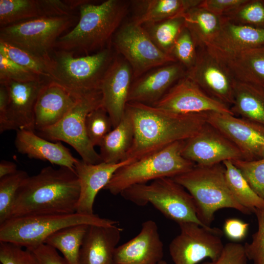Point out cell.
Segmentation results:
<instances>
[{
    "label": "cell",
    "mask_w": 264,
    "mask_h": 264,
    "mask_svg": "<svg viewBox=\"0 0 264 264\" xmlns=\"http://www.w3.org/2000/svg\"><path fill=\"white\" fill-rule=\"evenodd\" d=\"M247 261L244 245L231 242L224 245L217 260L204 262L202 264H247Z\"/></svg>",
    "instance_id": "obj_44"
},
{
    "label": "cell",
    "mask_w": 264,
    "mask_h": 264,
    "mask_svg": "<svg viewBox=\"0 0 264 264\" xmlns=\"http://www.w3.org/2000/svg\"><path fill=\"white\" fill-rule=\"evenodd\" d=\"M0 53L15 63L50 81L51 59H46L0 40Z\"/></svg>",
    "instance_id": "obj_35"
},
{
    "label": "cell",
    "mask_w": 264,
    "mask_h": 264,
    "mask_svg": "<svg viewBox=\"0 0 264 264\" xmlns=\"http://www.w3.org/2000/svg\"><path fill=\"white\" fill-rule=\"evenodd\" d=\"M102 105L101 91L79 96L76 104L58 123L39 131V135L48 140L61 141L72 146L84 161L90 164L103 162L87 133L86 118L88 113Z\"/></svg>",
    "instance_id": "obj_10"
},
{
    "label": "cell",
    "mask_w": 264,
    "mask_h": 264,
    "mask_svg": "<svg viewBox=\"0 0 264 264\" xmlns=\"http://www.w3.org/2000/svg\"><path fill=\"white\" fill-rule=\"evenodd\" d=\"M157 264H167L165 261L162 260L158 263Z\"/></svg>",
    "instance_id": "obj_50"
},
{
    "label": "cell",
    "mask_w": 264,
    "mask_h": 264,
    "mask_svg": "<svg viewBox=\"0 0 264 264\" xmlns=\"http://www.w3.org/2000/svg\"><path fill=\"white\" fill-rule=\"evenodd\" d=\"M178 225L180 233L169 247L174 264H197L206 258L215 261L220 257L224 246L221 239L222 231L194 222Z\"/></svg>",
    "instance_id": "obj_12"
},
{
    "label": "cell",
    "mask_w": 264,
    "mask_h": 264,
    "mask_svg": "<svg viewBox=\"0 0 264 264\" xmlns=\"http://www.w3.org/2000/svg\"><path fill=\"white\" fill-rule=\"evenodd\" d=\"M115 220L102 218L94 214L77 212L68 214H46L11 217L0 224V242H10L31 249L44 243L55 232L79 224L111 225Z\"/></svg>",
    "instance_id": "obj_6"
},
{
    "label": "cell",
    "mask_w": 264,
    "mask_h": 264,
    "mask_svg": "<svg viewBox=\"0 0 264 264\" xmlns=\"http://www.w3.org/2000/svg\"><path fill=\"white\" fill-rule=\"evenodd\" d=\"M182 17L185 27L191 33L198 48L207 47L213 43L223 22L222 17L199 5L188 10Z\"/></svg>",
    "instance_id": "obj_29"
},
{
    "label": "cell",
    "mask_w": 264,
    "mask_h": 264,
    "mask_svg": "<svg viewBox=\"0 0 264 264\" xmlns=\"http://www.w3.org/2000/svg\"><path fill=\"white\" fill-rule=\"evenodd\" d=\"M255 193L264 200V156L255 160H232Z\"/></svg>",
    "instance_id": "obj_40"
},
{
    "label": "cell",
    "mask_w": 264,
    "mask_h": 264,
    "mask_svg": "<svg viewBox=\"0 0 264 264\" xmlns=\"http://www.w3.org/2000/svg\"><path fill=\"white\" fill-rule=\"evenodd\" d=\"M22 170L0 178V224L10 218L18 191L28 176Z\"/></svg>",
    "instance_id": "obj_36"
},
{
    "label": "cell",
    "mask_w": 264,
    "mask_h": 264,
    "mask_svg": "<svg viewBox=\"0 0 264 264\" xmlns=\"http://www.w3.org/2000/svg\"><path fill=\"white\" fill-rule=\"evenodd\" d=\"M187 71L178 62L149 70L133 80L128 102L154 105L179 80L186 76Z\"/></svg>",
    "instance_id": "obj_19"
},
{
    "label": "cell",
    "mask_w": 264,
    "mask_h": 264,
    "mask_svg": "<svg viewBox=\"0 0 264 264\" xmlns=\"http://www.w3.org/2000/svg\"><path fill=\"white\" fill-rule=\"evenodd\" d=\"M48 81L44 79L28 82H0L5 85L9 96L5 115L0 120V133L12 130L35 132V104L42 89Z\"/></svg>",
    "instance_id": "obj_17"
},
{
    "label": "cell",
    "mask_w": 264,
    "mask_h": 264,
    "mask_svg": "<svg viewBox=\"0 0 264 264\" xmlns=\"http://www.w3.org/2000/svg\"><path fill=\"white\" fill-rule=\"evenodd\" d=\"M222 163L227 184L236 200L252 213L264 208V200L253 190L232 161L226 160Z\"/></svg>",
    "instance_id": "obj_32"
},
{
    "label": "cell",
    "mask_w": 264,
    "mask_h": 264,
    "mask_svg": "<svg viewBox=\"0 0 264 264\" xmlns=\"http://www.w3.org/2000/svg\"><path fill=\"white\" fill-rule=\"evenodd\" d=\"M126 111L134 128V139L126 159L137 160L197 133L206 123L205 113L177 114L151 105L128 102Z\"/></svg>",
    "instance_id": "obj_1"
},
{
    "label": "cell",
    "mask_w": 264,
    "mask_h": 264,
    "mask_svg": "<svg viewBox=\"0 0 264 264\" xmlns=\"http://www.w3.org/2000/svg\"><path fill=\"white\" fill-rule=\"evenodd\" d=\"M142 25L157 47L171 56L176 41L185 27L182 16Z\"/></svg>",
    "instance_id": "obj_34"
},
{
    "label": "cell",
    "mask_w": 264,
    "mask_h": 264,
    "mask_svg": "<svg viewBox=\"0 0 264 264\" xmlns=\"http://www.w3.org/2000/svg\"><path fill=\"white\" fill-rule=\"evenodd\" d=\"M222 17L233 23L264 29V0H246Z\"/></svg>",
    "instance_id": "obj_37"
},
{
    "label": "cell",
    "mask_w": 264,
    "mask_h": 264,
    "mask_svg": "<svg viewBox=\"0 0 264 264\" xmlns=\"http://www.w3.org/2000/svg\"><path fill=\"white\" fill-rule=\"evenodd\" d=\"M9 100L8 91L5 85L0 83V120L6 113Z\"/></svg>",
    "instance_id": "obj_48"
},
{
    "label": "cell",
    "mask_w": 264,
    "mask_h": 264,
    "mask_svg": "<svg viewBox=\"0 0 264 264\" xmlns=\"http://www.w3.org/2000/svg\"><path fill=\"white\" fill-rule=\"evenodd\" d=\"M88 137L94 146H99L105 136L112 130L111 118L102 105L90 111L86 118Z\"/></svg>",
    "instance_id": "obj_38"
},
{
    "label": "cell",
    "mask_w": 264,
    "mask_h": 264,
    "mask_svg": "<svg viewBox=\"0 0 264 264\" xmlns=\"http://www.w3.org/2000/svg\"><path fill=\"white\" fill-rule=\"evenodd\" d=\"M230 110L233 115L264 126V88L236 81Z\"/></svg>",
    "instance_id": "obj_28"
},
{
    "label": "cell",
    "mask_w": 264,
    "mask_h": 264,
    "mask_svg": "<svg viewBox=\"0 0 264 264\" xmlns=\"http://www.w3.org/2000/svg\"><path fill=\"white\" fill-rule=\"evenodd\" d=\"M246 0H202L198 5L217 15L223 16L243 3Z\"/></svg>",
    "instance_id": "obj_46"
},
{
    "label": "cell",
    "mask_w": 264,
    "mask_h": 264,
    "mask_svg": "<svg viewBox=\"0 0 264 264\" xmlns=\"http://www.w3.org/2000/svg\"><path fill=\"white\" fill-rule=\"evenodd\" d=\"M258 222L257 230L252 235L250 242L244 244L248 260L253 264H264V208L255 213Z\"/></svg>",
    "instance_id": "obj_42"
},
{
    "label": "cell",
    "mask_w": 264,
    "mask_h": 264,
    "mask_svg": "<svg viewBox=\"0 0 264 264\" xmlns=\"http://www.w3.org/2000/svg\"><path fill=\"white\" fill-rule=\"evenodd\" d=\"M207 48L227 66L237 81L264 86V45L234 53Z\"/></svg>",
    "instance_id": "obj_25"
},
{
    "label": "cell",
    "mask_w": 264,
    "mask_h": 264,
    "mask_svg": "<svg viewBox=\"0 0 264 264\" xmlns=\"http://www.w3.org/2000/svg\"><path fill=\"white\" fill-rule=\"evenodd\" d=\"M249 224L240 219L231 218L225 220L223 232L225 236L234 242L243 240L246 236Z\"/></svg>",
    "instance_id": "obj_45"
},
{
    "label": "cell",
    "mask_w": 264,
    "mask_h": 264,
    "mask_svg": "<svg viewBox=\"0 0 264 264\" xmlns=\"http://www.w3.org/2000/svg\"><path fill=\"white\" fill-rule=\"evenodd\" d=\"M79 96L54 82L48 81L42 89L35 104V130L39 132L58 123L75 105Z\"/></svg>",
    "instance_id": "obj_22"
},
{
    "label": "cell",
    "mask_w": 264,
    "mask_h": 264,
    "mask_svg": "<svg viewBox=\"0 0 264 264\" xmlns=\"http://www.w3.org/2000/svg\"><path fill=\"white\" fill-rule=\"evenodd\" d=\"M131 1L107 0L99 4L89 2L79 7L76 24L56 42L54 49L88 55L111 45L112 39L126 17Z\"/></svg>",
    "instance_id": "obj_3"
},
{
    "label": "cell",
    "mask_w": 264,
    "mask_h": 264,
    "mask_svg": "<svg viewBox=\"0 0 264 264\" xmlns=\"http://www.w3.org/2000/svg\"><path fill=\"white\" fill-rule=\"evenodd\" d=\"M80 191L75 170L44 167L24 181L17 194L10 218L74 213Z\"/></svg>",
    "instance_id": "obj_2"
},
{
    "label": "cell",
    "mask_w": 264,
    "mask_h": 264,
    "mask_svg": "<svg viewBox=\"0 0 264 264\" xmlns=\"http://www.w3.org/2000/svg\"><path fill=\"white\" fill-rule=\"evenodd\" d=\"M1 264H39L31 251L16 244L0 242Z\"/></svg>",
    "instance_id": "obj_43"
},
{
    "label": "cell",
    "mask_w": 264,
    "mask_h": 264,
    "mask_svg": "<svg viewBox=\"0 0 264 264\" xmlns=\"http://www.w3.org/2000/svg\"><path fill=\"white\" fill-rule=\"evenodd\" d=\"M202 0H143L132 1L137 7L132 21L140 25L182 16Z\"/></svg>",
    "instance_id": "obj_27"
},
{
    "label": "cell",
    "mask_w": 264,
    "mask_h": 264,
    "mask_svg": "<svg viewBox=\"0 0 264 264\" xmlns=\"http://www.w3.org/2000/svg\"><path fill=\"white\" fill-rule=\"evenodd\" d=\"M134 80L127 61L116 53L101 82L102 105L110 115L113 128L123 118Z\"/></svg>",
    "instance_id": "obj_18"
},
{
    "label": "cell",
    "mask_w": 264,
    "mask_h": 264,
    "mask_svg": "<svg viewBox=\"0 0 264 264\" xmlns=\"http://www.w3.org/2000/svg\"><path fill=\"white\" fill-rule=\"evenodd\" d=\"M263 87V88H264V87Z\"/></svg>",
    "instance_id": "obj_51"
},
{
    "label": "cell",
    "mask_w": 264,
    "mask_h": 264,
    "mask_svg": "<svg viewBox=\"0 0 264 264\" xmlns=\"http://www.w3.org/2000/svg\"><path fill=\"white\" fill-rule=\"evenodd\" d=\"M122 231L116 224L89 225L80 250L79 264H114Z\"/></svg>",
    "instance_id": "obj_23"
},
{
    "label": "cell",
    "mask_w": 264,
    "mask_h": 264,
    "mask_svg": "<svg viewBox=\"0 0 264 264\" xmlns=\"http://www.w3.org/2000/svg\"><path fill=\"white\" fill-rule=\"evenodd\" d=\"M184 141L173 143L120 168L104 189L117 195L133 185L160 178H173L190 171L196 165L182 155Z\"/></svg>",
    "instance_id": "obj_7"
},
{
    "label": "cell",
    "mask_w": 264,
    "mask_h": 264,
    "mask_svg": "<svg viewBox=\"0 0 264 264\" xmlns=\"http://www.w3.org/2000/svg\"><path fill=\"white\" fill-rule=\"evenodd\" d=\"M89 225L79 224L64 228L49 236L46 244L59 250L67 264H79V255Z\"/></svg>",
    "instance_id": "obj_31"
},
{
    "label": "cell",
    "mask_w": 264,
    "mask_h": 264,
    "mask_svg": "<svg viewBox=\"0 0 264 264\" xmlns=\"http://www.w3.org/2000/svg\"><path fill=\"white\" fill-rule=\"evenodd\" d=\"M198 50V47L192 35L184 27L176 41L171 55L188 71L196 63Z\"/></svg>",
    "instance_id": "obj_39"
},
{
    "label": "cell",
    "mask_w": 264,
    "mask_h": 264,
    "mask_svg": "<svg viewBox=\"0 0 264 264\" xmlns=\"http://www.w3.org/2000/svg\"><path fill=\"white\" fill-rule=\"evenodd\" d=\"M223 19L219 34L213 43L206 47L234 53L264 45V29L237 24Z\"/></svg>",
    "instance_id": "obj_26"
},
{
    "label": "cell",
    "mask_w": 264,
    "mask_h": 264,
    "mask_svg": "<svg viewBox=\"0 0 264 264\" xmlns=\"http://www.w3.org/2000/svg\"><path fill=\"white\" fill-rule=\"evenodd\" d=\"M18 171L16 164L11 161L1 160L0 162V178L12 175Z\"/></svg>",
    "instance_id": "obj_49"
},
{
    "label": "cell",
    "mask_w": 264,
    "mask_h": 264,
    "mask_svg": "<svg viewBox=\"0 0 264 264\" xmlns=\"http://www.w3.org/2000/svg\"><path fill=\"white\" fill-rule=\"evenodd\" d=\"M206 122L229 139L241 152L243 159L264 156V126L229 113H205Z\"/></svg>",
    "instance_id": "obj_15"
},
{
    "label": "cell",
    "mask_w": 264,
    "mask_h": 264,
    "mask_svg": "<svg viewBox=\"0 0 264 264\" xmlns=\"http://www.w3.org/2000/svg\"><path fill=\"white\" fill-rule=\"evenodd\" d=\"M44 79H45L0 53V82L7 81L28 82Z\"/></svg>",
    "instance_id": "obj_41"
},
{
    "label": "cell",
    "mask_w": 264,
    "mask_h": 264,
    "mask_svg": "<svg viewBox=\"0 0 264 264\" xmlns=\"http://www.w3.org/2000/svg\"><path fill=\"white\" fill-rule=\"evenodd\" d=\"M134 135L132 120L125 111L120 123L105 136L99 146L103 162L117 163L126 160L132 146Z\"/></svg>",
    "instance_id": "obj_30"
},
{
    "label": "cell",
    "mask_w": 264,
    "mask_h": 264,
    "mask_svg": "<svg viewBox=\"0 0 264 264\" xmlns=\"http://www.w3.org/2000/svg\"><path fill=\"white\" fill-rule=\"evenodd\" d=\"M186 76L206 94L230 108L236 80L227 66L207 47H198L195 65Z\"/></svg>",
    "instance_id": "obj_13"
},
{
    "label": "cell",
    "mask_w": 264,
    "mask_h": 264,
    "mask_svg": "<svg viewBox=\"0 0 264 264\" xmlns=\"http://www.w3.org/2000/svg\"><path fill=\"white\" fill-rule=\"evenodd\" d=\"M134 161L128 158L117 163L90 164L78 159L74 169L79 178L80 191L76 212L93 215V204L98 192L104 189L118 169Z\"/></svg>",
    "instance_id": "obj_21"
},
{
    "label": "cell",
    "mask_w": 264,
    "mask_h": 264,
    "mask_svg": "<svg viewBox=\"0 0 264 264\" xmlns=\"http://www.w3.org/2000/svg\"><path fill=\"white\" fill-rule=\"evenodd\" d=\"M30 250L39 264H67L54 248L43 243Z\"/></svg>",
    "instance_id": "obj_47"
},
{
    "label": "cell",
    "mask_w": 264,
    "mask_h": 264,
    "mask_svg": "<svg viewBox=\"0 0 264 264\" xmlns=\"http://www.w3.org/2000/svg\"><path fill=\"white\" fill-rule=\"evenodd\" d=\"M182 154L186 159L200 166L243 159L240 150L207 122L197 133L184 141Z\"/></svg>",
    "instance_id": "obj_14"
},
{
    "label": "cell",
    "mask_w": 264,
    "mask_h": 264,
    "mask_svg": "<svg viewBox=\"0 0 264 264\" xmlns=\"http://www.w3.org/2000/svg\"><path fill=\"white\" fill-rule=\"evenodd\" d=\"M15 145L17 151L30 158L48 161L52 164L75 170L78 159L61 142L54 143L36 134L35 132L17 131Z\"/></svg>",
    "instance_id": "obj_24"
},
{
    "label": "cell",
    "mask_w": 264,
    "mask_h": 264,
    "mask_svg": "<svg viewBox=\"0 0 264 264\" xmlns=\"http://www.w3.org/2000/svg\"><path fill=\"white\" fill-rule=\"evenodd\" d=\"M163 247L156 222L146 220L135 237L116 247L114 264H157L163 260Z\"/></svg>",
    "instance_id": "obj_20"
},
{
    "label": "cell",
    "mask_w": 264,
    "mask_h": 264,
    "mask_svg": "<svg viewBox=\"0 0 264 264\" xmlns=\"http://www.w3.org/2000/svg\"><path fill=\"white\" fill-rule=\"evenodd\" d=\"M120 195L126 200L138 206L152 204L164 216L178 224L194 222L210 227L200 222L192 197L173 178H160L150 183L134 185L124 190Z\"/></svg>",
    "instance_id": "obj_8"
},
{
    "label": "cell",
    "mask_w": 264,
    "mask_h": 264,
    "mask_svg": "<svg viewBox=\"0 0 264 264\" xmlns=\"http://www.w3.org/2000/svg\"><path fill=\"white\" fill-rule=\"evenodd\" d=\"M75 15L43 17L0 27V40L37 56L50 59L54 45L63 33L76 24Z\"/></svg>",
    "instance_id": "obj_9"
},
{
    "label": "cell",
    "mask_w": 264,
    "mask_h": 264,
    "mask_svg": "<svg viewBox=\"0 0 264 264\" xmlns=\"http://www.w3.org/2000/svg\"><path fill=\"white\" fill-rule=\"evenodd\" d=\"M111 45L131 66L136 79L154 68L176 62L152 41L142 25L133 21L122 25L114 34Z\"/></svg>",
    "instance_id": "obj_11"
},
{
    "label": "cell",
    "mask_w": 264,
    "mask_h": 264,
    "mask_svg": "<svg viewBox=\"0 0 264 264\" xmlns=\"http://www.w3.org/2000/svg\"><path fill=\"white\" fill-rule=\"evenodd\" d=\"M116 54L112 45L80 56L54 49L50 54V81L76 96L100 91L103 78Z\"/></svg>",
    "instance_id": "obj_5"
},
{
    "label": "cell",
    "mask_w": 264,
    "mask_h": 264,
    "mask_svg": "<svg viewBox=\"0 0 264 264\" xmlns=\"http://www.w3.org/2000/svg\"><path fill=\"white\" fill-rule=\"evenodd\" d=\"M173 178L191 195L198 219L207 227H211L215 213L222 208L234 209L244 215L252 213L232 194L222 163L208 166L195 165L190 171Z\"/></svg>",
    "instance_id": "obj_4"
},
{
    "label": "cell",
    "mask_w": 264,
    "mask_h": 264,
    "mask_svg": "<svg viewBox=\"0 0 264 264\" xmlns=\"http://www.w3.org/2000/svg\"><path fill=\"white\" fill-rule=\"evenodd\" d=\"M153 106L181 115L210 112L233 115L229 108L208 96L187 76L179 80Z\"/></svg>",
    "instance_id": "obj_16"
},
{
    "label": "cell",
    "mask_w": 264,
    "mask_h": 264,
    "mask_svg": "<svg viewBox=\"0 0 264 264\" xmlns=\"http://www.w3.org/2000/svg\"><path fill=\"white\" fill-rule=\"evenodd\" d=\"M43 17L41 0H0V27Z\"/></svg>",
    "instance_id": "obj_33"
}]
</instances>
